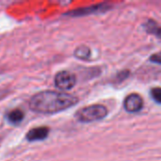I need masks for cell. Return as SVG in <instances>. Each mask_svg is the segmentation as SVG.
I'll return each instance as SVG.
<instances>
[{"label":"cell","mask_w":161,"mask_h":161,"mask_svg":"<svg viewBox=\"0 0 161 161\" xmlns=\"http://www.w3.org/2000/svg\"><path fill=\"white\" fill-rule=\"evenodd\" d=\"M77 98L63 92L43 91L33 95L29 102V108L40 114H55L74 107Z\"/></svg>","instance_id":"cell-1"},{"label":"cell","mask_w":161,"mask_h":161,"mask_svg":"<svg viewBox=\"0 0 161 161\" xmlns=\"http://www.w3.org/2000/svg\"><path fill=\"white\" fill-rule=\"evenodd\" d=\"M108 116V108L103 105H92L79 109L75 118L81 123H92L101 121Z\"/></svg>","instance_id":"cell-2"},{"label":"cell","mask_w":161,"mask_h":161,"mask_svg":"<svg viewBox=\"0 0 161 161\" xmlns=\"http://www.w3.org/2000/svg\"><path fill=\"white\" fill-rule=\"evenodd\" d=\"M55 86L60 91H69L73 89L76 83L75 75L68 71L58 72L55 75Z\"/></svg>","instance_id":"cell-3"},{"label":"cell","mask_w":161,"mask_h":161,"mask_svg":"<svg viewBox=\"0 0 161 161\" xmlns=\"http://www.w3.org/2000/svg\"><path fill=\"white\" fill-rule=\"evenodd\" d=\"M125 109L129 113H137L143 108V99L140 94L131 93L126 96L124 102Z\"/></svg>","instance_id":"cell-4"},{"label":"cell","mask_w":161,"mask_h":161,"mask_svg":"<svg viewBox=\"0 0 161 161\" xmlns=\"http://www.w3.org/2000/svg\"><path fill=\"white\" fill-rule=\"evenodd\" d=\"M49 128L45 127V126H41V127H36V128H32L31 130H29L26 135H25V139L28 142H37V141H42L44 139H46L49 135Z\"/></svg>","instance_id":"cell-5"},{"label":"cell","mask_w":161,"mask_h":161,"mask_svg":"<svg viewBox=\"0 0 161 161\" xmlns=\"http://www.w3.org/2000/svg\"><path fill=\"white\" fill-rule=\"evenodd\" d=\"M108 6H104V5H98V6H93V7H89V8H81V9H76V10H73L68 12L67 14H69V16H83L85 14L88 13H92V12H98V11H103L105 9H108Z\"/></svg>","instance_id":"cell-6"},{"label":"cell","mask_w":161,"mask_h":161,"mask_svg":"<svg viewBox=\"0 0 161 161\" xmlns=\"http://www.w3.org/2000/svg\"><path fill=\"white\" fill-rule=\"evenodd\" d=\"M75 57L78 59H82V60H87L91 58L92 52L91 49L86 46V45H80L78 47H76V49L75 50Z\"/></svg>","instance_id":"cell-7"},{"label":"cell","mask_w":161,"mask_h":161,"mask_svg":"<svg viewBox=\"0 0 161 161\" xmlns=\"http://www.w3.org/2000/svg\"><path fill=\"white\" fill-rule=\"evenodd\" d=\"M25 117V114L22 110L16 108V109H13L11 111L8 112V121L10 123V124H19L23 121Z\"/></svg>","instance_id":"cell-8"},{"label":"cell","mask_w":161,"mask_h":161,"mask_svg":"<svg viewBox=\"0 0 161 161\" xmlns=\"http://www.w3.org/2000/svg\"><path fill=\"white\" fill-rule=\"evenodd\" d=\"M145 29L148 33L153 34L155 36H157L158 38L161 39V26H159L155 21H148L145 24Z\"/></svg>","instance_id":"cell-9"},{"label":"cell","mask_w":161,"mask_h":161,"mask_svg":"<svg viewBox=\"0 0 161 161\" xmlns=\"http://www.w3.org/2000/svg\"><path fill=\"white\" fill-rule=\"evenodd\" d=\"M151 97L158 104H161V88H154L151 90Z\"/></svg>","instance_id":"cell-10"},{"label":"cell","mask_w":161,"mask_h":161,"mask_svg":"<svg viewBox=\"0 0 161 161\" xmlns=\"http://www.w3.org/2000/svg\"><path fill=\"white\" fill-rule=\"evenodd\" d=\"M150 60L154 63H157V64H161V52H158L153 56H151L150 58Z\"/></svg>","instance_id":"cell-11"}]
</instances>
